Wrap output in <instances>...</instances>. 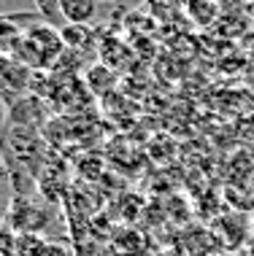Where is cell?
Instances as JSON below:
<instances>
[{
    "instance_id": "obj_5",
    "label": "cell",
    "mask_w": 254,
    "mask_h": 256,
    "mask_svg": "<svg viewBox=\"0 0 254 256\" xmlns=\"http://www.w3.org/2000/svg\"><path fill=\"white\" fill-rule=\"evenodd\" d=\"M187 14L195 19L197 24H208V22H214V19H216L219 6H214V3H189Z\"/></svg>"
},
{
    "instance_id": "obj_6",
    "label": "cell",
    "mask_w": 254,
    "mask_h": 256,
    "mask_svg": "<svg viewBox=\"0 0 254 256\" xmlns=\"http://www.w3.org/2000/svg\"><path fill=\"white\" fill-rule=\"evenodd\" d=\"M17 234L6 226H0V256H17Z\"/></svg>"
},
{
    "instance_id": "obj_7",
    "label": "cell",
    "mask_w": 254,
    "mask_h": 256,
    "mask_svg": "<svg viewBox=\"0 0 254 256\" xmlns=\"http://www.w3.org/2000/svg\"><path fill=\"white\" fill-rule=\"evenodd\" d=\"M3 119H6V102L0 100V124H3Z\"/></svg>"
},
{
    "instance_id": "obj_1",
    "label": "cell",
    "mask_w": 254,
    "mask_h": 256,
    "mask_svg": "<svg viewBox=\"0 0 254 256\" xmlns=\"http://www.w3.org/2000/svg\"><path fill=\"white\" fill-rule=\"evenodd\" d=\"M9 218L19 234H38V230H44L46 224V213L38 210L33 202H25V200H14Z\"/></svg>"
},
{
    "instance_id": "obj_3",
    "label": "cell",
    "mask_w": 254,
    "mask_h": 256,
    "mask_svg": "<svg viewBox=\"0 0 254 256\" xmlns=\"http://www.w3.org/2000/svg\"><path fill=\"white\" fill-rule=\"evenodd\" d=\"M22 38H25V32L17 24V16H0V52L14 54L17 46L22 44Z\"/></svg>"
},
{
    "instance_id": "obj_4",
    "label": "cell",
    "mask_w": 254,
    "mask_h": 256,
    "mask_svg": "<svg viewBox=\"0 0 254 256\" xmlns=\"http://www.w3.org/2000/svg\"><path fill=\"white\" fill-rule=\"evenodd\" d=\"M60 36L68 49H87L92 40V30H89V24H68L65 30H60Z\"/></svg>"
},
{
    "instance_id": "obj_2",
    "label": "cell",
    "mask_w": 254,
    "mask_h": 256,
    "mask_svg": "<svg viewBox=\"0 0 254 256\" xmlns=\"http://www.w3.org/2000/svg\"><path fill=\"white\" fill-rule=\"evenodd\" d=\"M60 14L68 24H89L98 14V6L92 0H60Z\"/></svg>"
}]
</instances>
